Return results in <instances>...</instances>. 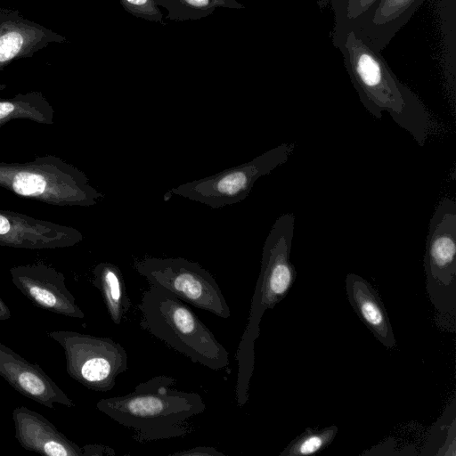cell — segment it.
I'll use <instances>...</instances> for the list:
<instances>
[{
	"label": "cell",
	"instance_id": "ba28073f",
	"mask_svg": "<svg viewBox=\"0 0 456 456\" xmlns=\"http://www.w3.org/2000/svg\"><path fill=\"white\" fill-rule=\"evenodd\" d=\"M134 268L150 285L164 288L187 304L223 319L231 316L216 281L197 262L183 257L147 256L135 260Z\"/></svg>",
	"mask_w": 456,
	"mask_h": 456
},
{
	"label": "cell",
	"instance_id": "30bf717a",
	"mask_svg": "<svg viewBox=\"0 0 456 456\" xmlns=\"http://www.w3.org/2000/svg\"><path fill=\"white\" fill-rule=\"evenodd\" d=\"M83 240L74 227L0 209V246L52 249L75 246Z\"/></svg>",
	"mask_w": 456,
	"mask_h": 456
},
{
	"label": "cell",
	"instance_id": "5bb4252c",
	"mask_svg": "<svg viewBox=\"0 0 456 456\" xmlns=\"http://www.w3.org/2000/svg\"><path fill=\"white\" fill-rule=\"evenodd\" d=\"M423 2L424 0H379L352 30L372 49L380 53L408 23Z\"/></svg>",
	"mask_w": 456,
	"mask_h": 456
},
{
	"label": "cell",
	"instance_id": "4fadbf2b",
	"mask_svg": "<svg viewBox=\"0 0 456 456\" xmlns=\"http://www.w3.org/2000/svg\"><path fill=\"white\" fill-rule=\"evenodd\" d=\"M15 438L27 451L47 456H83L82 448L43 415L26 406L12 411Z\"/></svg>",
	"mask_w": 456,
	"mask_h": 456
},
{
	"label": "cell",
	"instance_id": "2e32d148",
	"mask_svg": "<svg viewBox=\"0 0 456 456\" xmlns=\"http://www.w3.org/2000/svg\"><path fill=\"white\" fill-rule=\"evenodd\" d=\"M92 273V284L101 292L111 321L119 325L131 306L119 267L110 262H102L94 266Z\"/></svg>",
	"mask_w": 456,
	"mask_h": 456
},
{
	"label": "cell",
	"instance_id": "9c48e42d",
	"mask_svg": "<svg viewBox=\"0 0 456 456\" xmlns=\"http://www.w3.org/2000/svg\"><path fill=\"white\" fill-rule=\"evenodd\" d=\"M48 335L63 348L69 377L88 389L111 390L118 376L127 369L126 349L110 338L70 330L51 331Z\"/></svg>",
	"mask_w": 456,
	"mask_h": 456
},
{
	"label": "cell",
	"instance_id": "9a60e30c",
	"mask_svg": "<svg viewBox=\"0 0 456 456\" xmlns=\"http://www.w3.org/2000/svg\"><path fill=\"white\" fill-rule=\"evenodd\" d=\"M346 295L355 314L374 337L387 348L395 346V338L387 310L376 289L362 277L348 273Z\"/></svg>",
	"mask_w": 456,
	"mask_h": 456
},
{
	"label": "cell",
	"instance_id": "cb8c5ba5",
	"mask_svg": "<svg viewBox=\"0 0 456 456\" xmlns=\"http://www.w3.org/2000/svg\"><path fill=\"white\" fill-rule=\"evenodd\" d=\"M81 448L83 456H113L116 454L112 448L102 444H89Z\"/></svg>",
	"mask_w": 456,
	"mask_h": 456
},
{
	"label": "cell",
	"instance_id": "8992f818",
	"mask_svg": "<svg viewBox=\"0 0 456 456\" xmlns=\"http://www.w3.org/2000/svg\"><path fill=\"white\" fill-rule=\"evenodd\" d=\"M426 287L443 328L456 320V202L444 197L428 224L424 256Z\"/></svg>",
	"mask_w": 456,
	"mask_h": 456
},
{
	"label": "cell",
	"instance_id": "3957f363",
	"mask_svg": "<svg viewBox=\"0 0 456 456\" xmlns=\"http://www.w3.org/2000/svg\"><path fill=\"white\" fill-rule=\"evenodd\" d=\"M294 228L293 213L280 216L263 246L260 273L251 300L248 324L236 354L239 370L235 395L239 398L248 395L254 370V343L259 335L262 316L266 310L273 309L285 298L296 279V270L290 261Z\"/></svg>",
	"mask_w": 456,
	"mask_h": 456
},
{
	"label": "cell",
	"instance_id": "7c38bea8",
	"mask_svg": "<svg viewBox=\"0 0 456 456\" xmlns=\"http://www.w3.org/2000/svg\"><path fill=\"white\" fill-rule=\"evenodd\" d=\"M0 376L16 391L48 408L54 403L73 407V401L37 363L24 359L0 342Z\"/></svg>",
	"mask_w": 456,
	"mask_h": 456
},
{
	"label": "cell",
	"instance_id": "7402d4cb",
	"mask_svg": "<svg viewBox=\"0 0 456 456\" xmlns=\"http://www.w3.org/2000/svg\"><path fill=\"white\" fill-rule=\"evenodd\" d=\"M23 37L19 32L12 31L0 37V62L14 57L20 50Z\"/></svg>",
	"mask_w": 456,
	"mask_h": 456
},
{
	"label": "cell",
	"instance_id": "8fae6325",
	"mask_svg": "<svg viewBox=\"0 0 456 456\" xmlns=\"http://www.w3.org/2000/svg\"><path fill=\"white\" fill-rule=\"evenodd\" d=\"M14 286L38 307L71 318L82 319L84 312L67 289L64 275L45 264L10 269Z\"/></svg>",
	"mask_w": 456,
	"mask_h": 456
},
{
	"label": "cell",
	"instance_id": "277c9868",
	"mask_svg": "<svg viewBox=\"0 0 456 456\" xmlns=\"http://www.w3.org/2000/svg\"><path fill=\"white\" fill-rule=\"evenodd\" d=\"M138 309L140 326L194 363L213 370L229 365V354L185 302L169 290L150 285Z\"/></svg>",
	"mask_w": 456,
	"mask_h": 456
},
{
	"label": "cell",
	"instance_id": "d6986e66",
	"mask_svg": "<svg viewBox=\"0 0 456 456\" xmlns=\"http://www.w3.org/2000/svg\"><path fill=\"white\" fill-rule=\"evenodd\" d=\"M334 12L332 40L352 29L379 0H328Z\"/></svg>",
	"mask_w": 456,
	"mask_h": 456
},
{
	"label": "cell",
	"instance_id": "6da1fadb",
	"mask_svg": "<svg viewBox=\"0 0 456 456\" xmlns=\"http://www.w3.org/2000/svg\"><path fill=\"white\" fill-rule=\"evenodd\" d=\"M343 55L344 64L359 99L375 118L384 111L408 132L419 146L441 127L420 98L402 83L379 52L372 49L354 30L332 40Z\"/></svg>",
	"mask_w": 456,
	"mask_h": 456
},
{
	"label": "cell",
	"instance_id": "44dd1931",
	"mask_svg": "<svg viewBox=\"0 0 456 456\" xmlns=\"http://www.w3.org/2000/svg\"><path fill=\"white\" fill-rule=\"evenodd\" d=\"M122 7L136 18L165 25L163 14L155 0H119Z\"/></svg>",
	"mask_w": 456,
	"mask_h": 456
},
{
	"label": "cell",
	"instance_id": "e0dca14e",
	"mask_svg": "<svg viewBox=\"0 0 456 456\" xmlns=\"http://www.w3.org/2000/svg\"><path fill=\"white\" fill-rule=\"evenodd\" d=\"M167 11V20H197L211 15L216 8L244 9L236 0H155Z\"/></svg>",
	"mask_w": 456,
	"mask_h": 456
},
{
	"label": "cell",
	"instance_id": "ffe728a7",
	"mask_svg": "<svg viewBox=\"0 0 456 456\" xmlns=\"http://www.w3.org/2000/svg\"><path fill=\"white\" fill-rule=\"evenodd\" d=\"M18 118L50 125L53 122V112L49 106L43 104L15 100L0 101V126Z\"/></svg>",
	"mask_w": 456,
	"mask_h": 456
},
{
	"label": "cell",
	"instance_id": "d4e9b609",
	"mask_svg": "<svg viewBox=\"0 0 456 456\" xmlns=\"http://www.w3.org/2000/svg\"><path fill=\"white\" fill-rule=\"evenodd\" d=\"M11 317V311L8 305L0 297V321H6Z\"/></svg>",
	"mask_w": 456,
	"mask_h": 456
},
{
	"label": "cell",
	"instance_id": "ac0fdd59",
	"mask_svg": "<svg viewBox=\"0 0 456 456\" xmlns=\"http://www.w3.org/2000/svg\"><path fill=\"white\" fill-rule=\"evenodd\" d=\"M338 433L335 425L322 429L306 428L279 453L280 456H303L316 454L328 447Z\"/></svg>",
	"mask_w": 456,
	"mask_h": 456
},
{
	"label": "cell",
	"instance_id": "52a82bcc",
	"mask_svg": "<svg viewBox=\"0 0 456 456\" xmlns=\"http://www.w3.org/2000/svg\"><path fill=\"white\" fill-rule=\"evenodd\" d=\"M294 150V143H281L248 162L174 187L165 193L164 200L176 195L214 209L239 203L260 177L287 162Z\"/></svg>",
	"mask_w": 456,
	"mask_h": 456
},
{
	"label": "cell",
	"instance_id": "603a6c76",
	"mask_svg": "<svg viewBox=\"0 0 456 456\" xmlns=\"http://www.w3.org/2000/svg\"><path fill=\"white\" fill-rule=\"evenodd\" d=\"M171 456H225L224 452H219L210 446H197L183 451L170 453Z\"/></svg>",
	"mask_w": 456,
	"mask_h": 456
},
{
	"label": "cell",
	"instance_id": "7a4b0ae2",
	"mask_svg": "<svg viewBox=\"0 0 456 456\" xmlns=\"http://www.w3.org/2000/svg\"><path fill=\"white\" fill-rule=\"evenodd\" d=\"M175 382L170 376H155L125 395L99 400L96 408L134 430L140 442L183 436L190 432L187 421L206 404L198 393L175 388Z\"/></svg>",
	"mask_w": 456,
	"mask_h": 456
},
{
	"label": "cell",
	"instance_id": "5b68a950",
	"mask_svg": "<svg viewBox=\"0 0 456 456\" xmlns=\"http://www.w3.org/2000/svg\"><path fill=\"white\" fill-rule=\"evenodd\" d=\"M0 187L25 199L61 207H92L104 197L84 172L51 155L25 163L0 162Z\"/></svg>",
	"mask_w": 456,
	"mask_h": 456
}]
</instances>
